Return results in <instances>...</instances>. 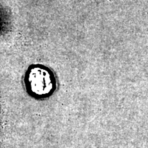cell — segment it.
Masks as SVG:
<instances>
[{"label": "cell", "instance_id": "obj_1", "mask_svg": "<svg viewBox=\"0 0 148 148\" xmlns=\"http://www.w3.org/2000/svg\"><path fill=\"white\" fill-rule=\"evenodd\" d=\"M27 89L33 95L45 96L49 95L54 87L53 74L47 68L35 66L28 70L25 76Z\"/></svg>", "mask_w": 148, "mask_h": 148}]
</instances>
